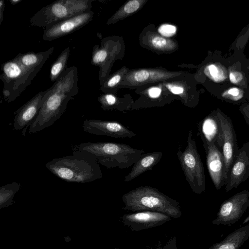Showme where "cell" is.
I'll return each instance as SVG.
<instances>
[{
    "label": "cell",
    "instance_id": "cell-1",
    "mask_svg": "<svg viewBox=\"0 0 249 249\" xmlns=\"http://www.w3.org/2000/svg\"><path fill=\"white\" fill-rule=\"evenodd\" d=\"M77 68H67L49 88L43 98L39 113L29 127V133H36L52 126L65 111L68 102L79 92Z\"/></svg>",
    "mask_w": 249,
    "mask_h": 249
},
{
    "label": "cell",
    "instance_id": "cell-2",
    "mask_svg": "<svg viewBox=\"0 0 249 249\" xmlns=\"http://www.w3.org/2000/svg\"><path fill=\"white\" fill-rule=\"evenodd\" d=\"M72 152L87 155L108 169L114 167L124 169L133 165L144 151L124 143L87 142L74 146Z\"/></svg>",
    "mask_w": 249,
    "mask_h": 249
},
{
    "label": "cell",
    "instance_id": "cell-3",
    "mask_svg": "<svg viewBox=\"0 0 249 249\" xmlns=\"http://www.w3.org/2000/svg\"><path fill=\"white\" fill-rule=\"evenodd\" d=\"M54 158L45 164L47 169L57 177L67 182L89 183L102 178L99 163L94 159L83 154Z\"/></svg>",
    "mask_w": 249,
    "mask_h": 249
},
{
    "label": "cell",
    "instance_id": "cell-4",
    "mask_svg": "<svg viewBox=\"0 0 249 249\" xmlns=\"http://www.w3.org/2000/svg\"><path fill=\"white\" fill-rule=\"evenodd\" d=\"M123 209L137 212H157L179 218L182 214L179 203L156 188L142 186L132 189L122 197Z\"/></svg>",
    "mask_w": 249,
    "mask_h": 249
},
{
    "label": "cell",
    "instance_id": "cell-5",
    "mask_svg": "<svg viewBox=\"0 0 249 249\" xmlns=\"http://www.w3.org/2000/svg\"><path fill=\"white\" fill-rule=\"evenodd\" d=\"M93 0H59L43 7L29 20L33 26L48 29L81 14L91 11Z\"/></svg>",
    "mask_w": 249,
    "mask_h": 249
},
{
    "label": "cell",
    "instance_id": "cell-6",
    "mask_svg": "<svg viewBox=\"0 0 249 249\" xmlns=\"http://www.w3.org/2000/svg\"><path fill=\"white\" fill-rule=\"evenodd\" d=\"M42 67H26L16 57L3 63L0 79L3 84L2 94L4 100L8 103L15 100L29 85Z\"/></svg>",
    "mask_w": 249,
    "mask_h": 249
},
{
    "label": "cell",
    "instance_id": "cell-7",
    "mask_svg": "<svg viewBox=\"0 0 249 249\" xmlns=\"http://www.w3.org/2000/svg\"><path fill=\"white\" fill-rule=\"evenodd\" d=\"M193 134V131L190 130L186 148L183 151L178 150L177 155L192 190L196 194H201L206 192L205 172Z\"/></svg>",
    "mask_w": 249,
    "mask_h": 249
},
{
    "label": "cell",
    "instance_id": "cell-8",
    "mask_svg": "<svg viewBox=\"0 0 249 249\" xmlns=\"http://www.w3.org/2000/svg\"><path fill=\"white\" fill-rule=\"evenodd\" d=\"M249 207V191L244 190L222 202L212 223L231 226L239 220Z\"/></svg>",
    "mask_w": 249,
    "mask_h": 249
},
{
    "label": "cell",
    "instance_id": "cell-9",
    "mask_svg": "<svg viewBox=\"0 0 249 249\" xmlns=\"http://www.w3.org/2000/svg\"><path fill=\"white\" fill-rule=\"evenodd\" d=\"M217 112L223 131L222 152L224 159L227 180L239 148L237 144L236 134L231 118L219 110H217Z\"/></svg>",
    "mask_w": 249,
    "mask_h": 249
},
{
    "label": "cell",
    "instance_id": "cell-10",
    "mask_svg": "<svg viewBox=\"0 0 249 249\" xmlns=\"http://www.w3.org/2000/svg\"><path fill=\"white\" fill-rule=\"evenodd\" d=\"M84 131L96 135L114 138H132L136 133L120 122L98 119H87L82 124Z\"/></svg>",
    "mask_w": 249,
    "mask_h": 249
},
{
    "label": "cell",
    "instance_id": "cell-11",
    "mask_svg": "<svg viewBox=\"0 0 249 249\" xmlns=\"http://www.w3.org/2000/svg\"><path fill=\"white\" fill-rule=\"evenodd\" d=\"M49 88L39 92L14 112L13 130H22L25 136L28 127H30L37 117L43 104V98Z\"/></svg>",
    "mask_w": 249,
    "mask_h": 249
},
{
    "label": "cell",
    "instance_id": "cell-12",
    "mask_svg": "<svg viewBox=\"0 0 249 249\" xmlns=\"http://www.w3.org/2000/svg\"><path fill=\"white\" fill-rule=\"evenodd\" d=\"M168 214L153 211H144L124 215L122 221L133 231L147 229L161 225L171 219Z\"/></svg>",
    "mask_w": 249,
    "mask_h": 249
},
{
    "label": "cell",
    "instance_id": "cell-13",
    "mask_svg": "<svg viewBox=\"0 0 249 249\" xmlns=\"http://www.w3.org/2000/svg\"><path fill=\"white\" fill-rule=\"evenodd\" d=\"M93 14V12L91 11L63 20L44 30L42 39L50 41L71 34L91 21Z\"/></svg>",
    "mask_w": 249,
    "mask_h": 249
},
{
    "label": "cell",
    "instance_id": "cell-14",
    "mask_svg": "<svg viewBox=\"0 0 249 249\" xmlns=\"http://www.w3.org/2000/svg\"><path fill=\"white\" fill-rule=\"evenodd\" d=\"M249 178V141L239 149L238 155L228 174L225 189L237 188Z\"/></svg>",
    "mask_w": 249,
    "mask_h": 249
},
{
    "label": "cell",
    "instance_id": "cell-15",
    "mask_svg": "<svg viewBox=\"0 0 249 249\" xmlns=\"http://www.w3.org/2000/svg\"><path fill=\"white\" fill-rule=\"evenodd\" d=\"M197 128L204 150L209 145L214 144L222 151L223 131L217 111L212 112L199 122Z\"/></svg>",
    "mask_w": 249,
    "mask_h": 249
},
{
    "label": "cell",
    "instance_id": "cell-16",
    "mask_svg": "<svg viewBox=\"0 0 249 249\" xmlns=\"http://www.w3.org/2000/svg\"><path fill=\"white\" fill-rule=\"evenodd\" d=\"M208 170L215 188L219 190L226 181L224 159L222 151L214 144L205 150Z\"/></svg>",
    "mask_w": 249,
    "mask_h": 249
},
{
    "label": "cell",
    "instance_id": "cell-17",
    "mask_svg": "<svg viewBox=\"0 0 249 249\" xmlns=\"http://www.w3.org/2000/svg\"><path fill=\"white\" fill-rule=\"evenodd\" d=\"M178 74L160 70H139L132 71L127 75L124 79V84L135 86L155 82L177 76Z\"/></svg>",
    "mask_w": 249,
    "mask_h": 249
},
{
    "label": "cell",
    "instance_id": "cell-18",
    "mask_svg": "<svg viewBox=\"0 0 249 249\" xmlns=\"http://www.w3.org/2000/svg\"><path fill=\"white\" fill-rule=\"evenodd\" d=\"M162 157L161 151L143 154L133 165L129 173L125 176L124 181L129 182L146 171L152 170Z\"/></svg>",
    "mask_w": 249,
    "mask_h": 249
},
{
    "label": "cell",
    "instance_id": "cell-19",
    "mask_svg": "<svg viewBox=\"0 0 249 249\" xmlns=\"http://www.w3.org/2000/svg\"><path fill=\"white\" fill-rule=\"evenodd\" d=\"M249 238V224L235 230L208 249H239Z\"/></svg>",
    "mask_w": 249,
    "mask_h": 249
},
{
    "label": "cell",
    "instance_id": "cell-20",
    "mask_svg": "<svg viewBox=\"0 0 249 249\" xmlns=\"http://www.w3.org/2000/svg\"><path fill=\"white\" fill-rule=\"evenodd\" d=\"M52 47L46 51L39 53L29 52L19 53L15 57L23 65L28 67H36L44 65L54 51Z\"/></svg>",
    "mask_w": 249,
    "mask_h": 249
},
{
    "label": "cell",
    "instance_id": "cell-21",
    "mask_svg": "<svg viewBox=\"0 0 249 249\" xmlns=\"http://www.w3.org/2000/svg\"><path fill=\"white\" fill-rule=\"evenodd\" d=\"M70 53V48L65 49L56 60L53 63L50 69V78L54 82L62 73L67 68V64Z\"/></svg>",
    "mask_w": 249,
    "mask_h": 249
},
{
    "label": "cell",
    "instance_id": "cell-22",
    "mask_svg": "<svg viewBox=\"0 0 249 249\" xmlns=\"http://www.w3.org/2000/svg\"><path fill=\"white\" fill-rule=\"evenodd\" d=\"M148 40L151 46L160 51L173 50L176 46L173 41L155 34L150 35Z\"/></svg>",
    "mask_w": 249,
    "mask_h": 249
},
{
    "label": "cell",
    "instance_id": "cell-23",
    "mask_svg": "<svg viewBox=\"0 0 249 249\" xmlns=\"http://www.w3.org/2000/svg\"><path fill=\"white\" fill-rule=\"evenodd\" d=\"M142 1L132 0L127 2L123 7L115 13L107 22V24H112L117 20L136 12L141 5Z\"/></svg>",
    "mask_w": 249,
    "mask_h": 249
},
{
    "label": "cell",
    "instance_id": "cell-24",
    "mask_svg": "<svg viewBox=\"0 0 249 249\" xmlns=\"http://www.w3.org/2000/svg\"><path fill=\"white\" fill-rule=\"evenodd\" d=\"M20 183L14 181L0 187V204L2 205L12 199L14 195L20 189Z\"/></svg>",
    "mask_w": 249,
    "mask_h": 249
},
{
    "label": "cell",
    "instance_id": "cell-25",
    "mask_svg": "<svg viewBox=\"0 0 249 249\" xmlns=\"http://www.w3.org/2000/svg\"><path fill=\"white\" fill-rule=\"evenodd\" d=\"M205 74L215 82H220L226 79V72L222 66L211 64L205 68Z\"/></svg>",
    "mask_w": 249,
    "mask_h": 249
},
{
    "label": "cell",
    "instance_id": "cell-26",
    "mask_svg": "<svg viewBox=\"0 0 249 249\" xmlns=\"http://www.w3.org/2000/svg\"><path fill=\"white\" fill-rule=\"evenodd\" d=\"M221 97L228 101L237 102L244 97V92L237 88H231L221 94Z\"/></svg>",
    "mask_w": 249,
    "mask_h": 249
},
{
    "label": "cell",
    "instance_id": "cell-27",
    "mask_svg": "<svg viewBox=\"0 0 249 249\" xmlns=\"http://www.w3.org/2000/svg\"><path fill=\"white\" fill-rule=\"evenodd\" d=\"M177 31L176 27L169 24L161 25L158 29V32L162 36L170 37L174 36Z\"/></svg>",
    "mask_w": 249,
    "mask_h": 249
},
{
    "label": "cell",
    "instance_id": "cell-28",
    "mask_svg": "<svg viewBox=\"0 0 249 249\" xmlns=\"http://www.w3.org/2000/svg\"><path fill=\"white\" fill-rule=\"evenodd\" d=\"M229 78L232 83L237 84L241 81L243 75L239 71H232L229 74Z\"/></svg>",
    "mask_w": 249,
    "mask_h": 249
},
{
    "label": "cell",
    "instance_id": "cell-29",
    "mask_svg": "<svg viewBox=\"0 0 249 249\" xmlns=\"http://www.w3.org/2000/svg\"><path fill=\"white\" fill-rule=\"evenodd\" d=\"M161 90L160 88L153 87L150 89L148 91L149 97L155 99L158 98L161 94Z\"/></svg>",
    "mask_w": 249,
    "mask_h": 249
},
{
    "label": "cell",
    "instance_id": "cell-30",
    "mask_svg": "<svg viewBox=\"0 0 249 249\" xmlns=\"http://www.w3.org/2000/svg\"><path fill=\"white\" fill-rule=\"evenodd\" d=\"M170 91L175 94H181L184 92V89L181 87L173 86L170 88Z\"/></svg>",
    "mask_w": 249,
    "mask_h": 249
},
{
    "label": "cell",
    "instance_id": "cell-31",
    "mask_svg": "<svg viewBox=\"0 0 249 249\" xmlns=\"http://www.w3.org/2000/svg\"><path fill=\"white\" fill-rule=\"evenodd\" d=\"M161 249H177L175 238L172 241L169 242L163 248H161Z\"/></svg>",
    "mask_w": 249,
    "mask_h": 249
},
{
    "label": "cell",
    "instance_id": "cell-32",
    "mask_svg": "<svg viewBox=\"0 0 249 249\" xmlns=\"http://www.w3.org/2000/svg\"><path fill=\"white\" fill-rule=\"evenodd\" d=\"M5 4L3 0L0 1V25H1L3 18V12L4 10Z\"/></svg>",
    "mask_w": 249,
    "mask_h": 249
},
{
    "label": "cell",
    "instance_id": "cell-33",
    "mask_svg": "<svg viewBox=\"0 0 249 249\" xmlns=\"http://www.w3.org/2000/svg\"><path fill=\"white\" fill-rule=\"evenodd\" d=\"M245 121L249 126V110H246L243 113Z\"/></svg>",
    "mask_w": 249,
    "mask_h": 249
},
{
    "label": "cell",
    "instance_id": "cell-34",
    "mask_svg": "<svg viewBox=\"0 0 249 249\" xmlns=\"http://www.w3.org/2000/svg\"><path fill=\"white\" fill-rule=\"evenodd\" d=\"M9 1L12 5H15L21 1V0H10Z\"/></svg>",
    "mask_w": 249,
    "mask_h": 249
},
{
    "label": "cell",
    "instance_id": "cell-35",
    "mask_svg": "<svg viewBox=\"0 0 249 249\" xmlns=\"http://www.w3.org/2000/svg\"><path fill=\"white\" fill-rule=\"evenodd\" d=\"M248 222H249V215L246 218V219H245L243 220L242 223L241 224V225H243Z\"/></svg>",
    "mask_w": 249,
    "mask_h": 249
}]
</instances>
